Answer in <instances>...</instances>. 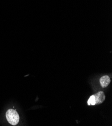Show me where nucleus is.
Masks as SVG:
<instances>
[{"label": "nucleus", "instance_id": "1", "mask_svg": "<svg viewBox=\"0 0 112 126\" xmlns=\"http://www.w3.org/2000/svg\"><path fill=\"white\" fill-rule=\"evenodd\" d=\"M6 117L8 122L12 125H16L19 122V114L15 110H8L6 112Z\"/></svg>", "mask_w": 112, "mask_h": 126}, {"label": "nucleus", "instance_id": "2", "mask_svg": "<svg viewBox=\"0 0 112 126\" xmlns=\"http://www.w3.org/2000/svg\"><path fill=\"white\" fill-rule=\"evenodd\" d=\"M96 99V105L102 104L105 100L106 96L103 92H99L95 94Z\"/></svg>", "mask_w": 112, "mask_h": 126}, {"label": "nucleus", "instance_id": "3", "mask_svg": "<svg viewBox=\"0 0 112 126\" xmlns=\"http://www.w3.org/2000/svg\"><path fill=\"white\" fill-rule=\"evenodd\" d=\"M99 81H100V83L102 87H106L108 86V85H109L111 82V80L110 77L108 76V75H106V76L102 77L100 79Z\"/></svg>", "mask_w": 112, "mask_h": 126}, {"label": "nucleus", "instance_id": "4", "mask_svg": "<svg viewBox=\"0 0 112 126\" xmlns=\"http://www.w3.org/2000/svg\"><path fill=\"white\" fill-rule=\"evenodd\" d=\"M88 104L89 106H95L96 105V99L95 95L91 96L88 101Z\"/></svg>", "mask_w": 112, "mask_h": 126}]
</instances>
